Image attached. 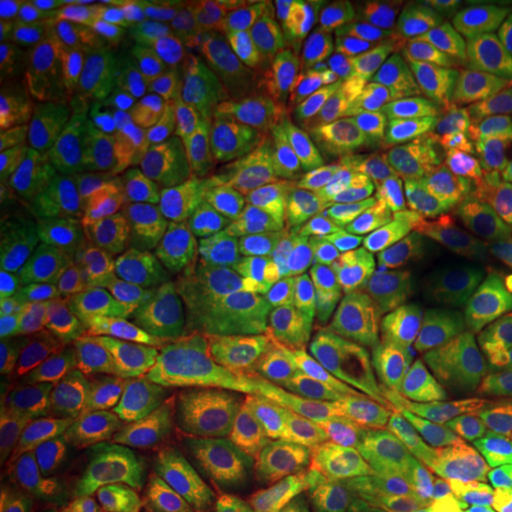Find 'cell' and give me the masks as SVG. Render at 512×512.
<instances>
[{
  "instance_id": "obj_1",
  "label": "cell",
  "mask_w": 512,
  "mask_h": 512,
  "mask_svg": "<svg viewBox=\"0 0 512 512\" xmlns=\"http://www.w3.org/2000/svg\"><path fill=\"white\" fill-rule=\"evenodd\" d=\"M155 112L133 64L117 93L79 124L57 197L88 254L174 256L157 197Z\"/></svg>"
},
{
  "instance_id": "obj_2",
  "label": "cell",
  "mask_w": 512,
  "mask_h": 512,
  "mask_svg": "<svg viewBox=\"0 0 512 512\" xmlns=\"http://www.w3.org/2000/svg\"><path fill=\"white\" fill-rule=\"evenodd\" d=\"M292 143L271 119L216 138L195 219L174 252L181 280H221L233 256L259 254L290 221Z\"/></svg>"
},
{
  "instance_id": "obj_3",
  "label": "cell",
  "mask_w": 512,
  "mask_h": 512,
  "mask_svg": "<svg viewBox=\"0 0 512 512\" xmlns=\"http://www.w3.org/2000/svg\"><path fill=\"white\" fill-rule=\"evenodd\" d=\"M349 418L406 472L444 465L479 444L463 366L456 349L441 339L377 366Z\"/></svg>"
},
{
  "instance_id": "obj_4",
  "label": "cell",
  "mask_w": 512,
  "mask_h": 512,
  "mask_svg": "<svg viewBox=\"0 0 512 512\" xmlns=\"http://www.w3.org/2000/svg\"><path fill=\"white\" fill-rule=\"evenodd\" d=\"M181 290L169 256L107 254L88 261L72 306L69 363L119 387Z\"/></svg>"
},
{
  "instance_id": "obj_5",
  "label": "cell",
  "mask_w": 512,
  "mask_h": 512,
  "mask_svg": "<svg viewBox=\"0 0 512 512\" xmlns=\"http://www.w3.org/2000/svg\"><path fill=\"white\" fill-rule=\"evenodd\" d=\"M221 280H181L174 304L119 389L140 430L181 441L209 430L207 368Z\"/></svg>"
},
{
  "instance_id": "obj_6",
  "label": "cell",
  "mask_w": 512,
  "mask_h": 512,
  "mask_svg": "<svg viewBox=\"0 0 512 512\" xmlns=\"http://www.w3.org/2000/svg\"><path fill=\"white\" fill-rule=\"evenodd\" d=\"M140 434L121 389L74 368L60 401L17 460L50 496L76 508Z\"/></svg>"
},
{
  "instance_id": "obj_7",
  "label": "cell",
  "mask_w": 512,
  "mask_h": 512,
  "mask_svg": "<svg viewBox=\"0 0 512 512\" xmlns=\"http://www.w3.org/2000/svg\"><path fill=\"white\" fill-rule=\"evenodd\" d=\"M86 249L60 197L3 209L0 228V323L72 311L86 278Z\"/></svg>"
},
{
  "instance_id": "obj_8",
  "label": "cell",
  "mask_w": 512,
  "mask_h": 512,
  "mask_svg": "<svg viewBox=\"0 0 512 512\" xmlns=\"http://www.w3.org/2000/svg\"><path fill=\"white\" fill-rule=\"evenodd\" d=\"M207 406L211 425L221 430L275 432L280 437L292 415L285 337L249 328L223 299L216 306L209 342Z\"/></svg>"
},
{
  "instance_id": "obj_9",
  "label": "cell",
  "mask_w": 512,
  "mask_h": 512,
  "mask_svg": "<svg viewBox=\"0 0 512 512\" xmlns=\"http://www.w3.org/2000/svg\"><path fill=\"white\" fill-rule=\"evenodd\" d=\"M366 328L335 306L292 325L285 335L292 415L283 439L297 441L330 415L351 411L377 368Z\"/></svg>"
},
{
  "instance_id": "obj_10",
  "label": "cell",
  "mask_w": 512,
  "mask_h": 512,
  "mask_svg": "<svg viewBox=\"0 0 512 512\" xmlns=\"http://www.w3.org/2000/svg\"><path fill=\"white\" fill-rule=\"evenodd\" d=\"M453 245L512 299V155L482 133H472L456 166Z\"/></svg>"
},
{
  "instance_id": "obj_11",
  "label": "cell",
  "mask_w": 512,
  "mask_h": 512,
  "mask_svg": "<svg viewBox=\"0 0 512 512\" xmlns=\"http://www.w3.org/2000/svg\"><path fill=\"white\" fill-rule=\"evenodd\" d=\"M313 510L370 508L396 512L403 472L351 420L328 418L297 439Z\"/></svg>"
},
{
  "instance_id": "obj_12",
  "label": "cell",
  "mask_w": 512,
  "mask_h": 512,
  "mask_svg": "<svg viewBox=\"0 0 512 512\" xmlns=\"http://www.w3.org/2000/svg\"><path fill=\"white\" fill-rule=\"evenodd\" d=\"M145 93L164 114L223 133L264 119V105L221 64L171 53H147L136 62Z\"/></svg>"
},
{
  "instance_id": "obj_13",
  "label": "cell",
  "mask_w": 512,
  "mask_h": 512,
  "mask_svg": "<svg viewBox=\"0 0 512 512\" xmlns=\"http://www.w3.org/2000/svg\"><path fill=\"white\" fill-rule=\"evenodd\" d=\"M74 512H209L181 441L140 434Z\"/></svg>"
},
{
  "instance_id": "obj_14",
  "label": "cell",
  "mask_w": 512,
  "mask_h": 512,
  "mask_svg": "<svg viewBox=\"0 0 512 512\" xmlns=\"http://www.w3.org/2000/svg\"><path fill=\"white\" fill-rule=\"evenodd\" d=\"M79 124L48 117L31 105L0 110V190L3 209L46 202L60 195L76 143Z\"/></svg>"
},
{
  "instance_id": "obj_15",
  "label": "cell",
  "mask_w": 512,
  "mask_h": 512,
  "mask_svg": "<svg viewBox=\"0 0 512 512\" xmlns=\"http://www.w3.org/2000/svg\"><path fill=\"white\" fill-rule=\"evenodd\" d=\"M290 219L318 228L339 247L366 238L370 209L330 138L304 136L292 143Z\"/></svg>"
},
{
  "instance_id": "obj_16",
  "label": "cell",
  "mask_w": 512,
  "mask_h": 512,
  "mask_svg": "<svg viewBox=\"0 0 512 512\" xmlns=\"http://www.w3.org/2000/svg\"><path fill=\"white\" fill-rule=\"evenodd\" d=\"M512 503V444L479 441L430 470L403 472L396 512H501Z\"/></svg>"
},
{
  "instance_id": "obj_17",
  "label": "cell",
  "mask_w": 512,
  "mask_h": 512,
  "mask_svg": "<svg viewBox=\"0 0 512 512\" xmlns=\"http://www.w3.org/2000/svg\"><path fill=\"white\" fill-rule=\"evenodd\" d=\"M216 138L219 133L211 128L169 117L157 107L152 119V157L159 211L169 233L171 252H176L195 219L197 202L216 150Z\"/></svg>"
},
{
  "instance_id": "obj_18",
  "label": "cell",
  "mask_w": 512,
  "mask_h": 512,
  "mask_svg": "<svg viewBox=\"0 0 512 512\" xmlns=\"http://www.w3.org/2000/svg\"><path fill=\"white\" fill-rule=\"evenodd\" d=\"M422 60L434 86L453 100L467 124L494 126L508 81L498 72L470 3Z\"/></svg>"
},
{
  "instance_id": "obj_19",
  "label": "cell",
  "mask_w": 512,
  "mask_h": 512,
  "mask_svg": "<svg viewBox=\"0 0 512 512\" xmlns=\"http://www.w3.org/2000/svg\"><path fill=\"white\" fill-rule=\"evenodd\" d=\"M413 264L411 247L392 235L370 233L342 252L323 283L339 313L370 325L392 309L406 290Z\"/></svg>"
},
{
  "instance_id": "obj_20",
  "label": "cell",
  "mask_w": 512,
  "mask_h": 512,
  "mask_svg": "<svg viewBox=\"0 0 512 512\" xmlns=\"http://www.w3.org/2000/svg\"><path fill=\"white\" fill-rule=\"evenodd\" d=\"M136 62V50L83 57L41 53L36 79L24 105L36 107L53 119L81 124L117 93L119 83Z\"/></svg>"
},
{
  "instance_id": "obj_21",
  "label": "cell",
  "mask_w": 512,
  "mask_h": 512,
  "mask_svg": "<svg viewBox=\"0 0 512 512\" xmlns=\"http://www.w3.org/2000/svg\"><path fill=\"white\" fill-rule=\"evenodd\" d=\"M380 121L413 162L430 174H456V166L472 138L463 114L434 83L389 102Z\"/></svg>"
},
{
  "instance_id": "obj_22",
  "label": "cell",
  "mask_w": 512,
  "mask_h": 512,
  "mask_svg": "<svg viewBox=\"0 0 512 512\" xmlns=\"http://www.w3.org/2000/svg\"><path fill=\"white\" fill-rule=\"evenodd\" d=\"M479 427V441L512 444V299L475 342L456 351Z\"/></svg>"
},
{
  "instance_id": "obj_23",
  "label": "cell",
  "mask_w": 512,
  "mask_h": 512,
  "mask_svg": "<svg viewBox=\"0 0 512 512\" xmlns=\"http://www.w3.org/2000/svg\"><path fill=\"white\" fill-rule=\"evenodd\" d=\"M328 138L368 209H375L422 171L380 119L337 112L328 124Z\"/></svg>"
},
{
  "instance_id": "obj_24",
  "label": "cell",
  "mask_w": 512,
  "mask_h": 512,
  "mask_svg": "<svg viewBox=\"0 0 512 512\" xmlns=\"http://www.w3.org/2000/svg\"><path fill=\"white\" fill-rule=\"evenodd\" d=\"M320 83L339 105V112L380 119L389 102L415 88L432 86V79L422 57L368 48L325 64L320 69Z\"/></svg>"
},
{
  "instance_id": "obj_25",
  "label": "cell",
  "mask_w": 512,
  "mask_h": 512,
  "mask_svg": "<svg viewBox=\"0 0 512 512\" xmlns=\"http://www.w3.org/2000/svg\"><path fill=\"white\" fill-rule=\"evenodd\" d=\"M256 10L247 5L228 12L188 10L162 12L143 24V36L136 48V60L147 53H171L228 67L238 53L249 48Z\"/></svg>"
},
{
  "instance_id": "obj_26",
  "label": "cell",
  "mask_w": 512,
  "mask_h": 512,
  "mask_svg": "<svg viewBox=\"0 0 512 512\" xmlns=\"http://www.w3.org/2000/svg\"><path fill=\"white\" fill-rule=\"evenodd\" d=\"M456 174L420 171L411 183L370 209V230L392 235L415 254L432 252L453 240Z\"/></svg>"
},
{
  "instance_id": "obj_27",
  "label": "cell",
  "mask_w": 512,
  "mask_h": 512,
  "mask_svg": "<svg viewBox=\"0 0 512 512\" xmlns=\"http://www.w3.org/2000/svg\"><path fill=\"white\" fill-rule=\"evenodd\" d=\"M441 320L437 337L453 349H463L494 323L508 299L503 287L482 264L467 259L448 240L439 249Z\"/></svg>"
},
{
  "instance_id": "obj_28",
  "label": "cell",
  "mask_w": 512,
  "mask_h": 512,
  "mask_svg": "<svg viewBox=\"0 0 512 512\" xmlns=\"http://www.w3.org/2000/svg\"><path fill=\"white\" fill-rule=\"evenodd\" d=\"M441 320L439 252L415 254L406 290L396 304L366 328L368 349L377 366L403 358L437 337Z\"/></svg>"
},
{
  "instance_id": "obj_29",
  "label": "cell",
  "mask_w": 512,
  "mask_h": 512,
  "mask_svg": "<svg viewBox=\"0 0 512 512\" xmlns=\"http://www.w3.org/2000/svg\"><path fill=\"white\" fill-rule=\"evenodd\" d=\"M347 5L368 48L406 57L430 55L465 10V3H432V0L422 3L347 0Z\"/></svg>"
},
{
  "instance_id": "obj_30",
  "label": "cell",
  "mask_w": 512,
  "mask_h": 512,
  "mask_svg": "<svg viewBox=\"0 0 512 512\" xmlns=\"http://www.w3.org/2000/svg\"><path fill=\"white\" fill-rule=\"evenodd\" d=\"M181 446L211 512L219 496L235 479L266 460L283 456L294 446V441H285L275 432L209 427V430L188 434L181 439Z\"/></svg>"
},
{
  "instance_id": "obj_31",
  "label": "cell",
  "mask_w": 512,
  "mask_h": 512,
  "mask_svg": "<svg viewBox=\"0 0 512 512\" xmlns=\"http://www.w3.org/2000/svg\"><path fill=\"white\" fill-rule=\"evenodd\" d=\"M74 366L62 361L0 380V448L3 460H17L24 444L46 422L67 387Z\"/></svg>"
},
{
  "instance_id": "obj_32",
  "label": "cell",
  "mask_w": 512,
  "mask_h": 512,
  "mask_svg": "<svg viewBox=\"0 0 512 512\" xmlns=\"http://www.w3.org/2000/svg\"><path fill=\"white\" fill-rule=\"evenodd\" d=\"M302 453L294 441L283 456L266 460L235 479L214 503L211 512H311Z\"/></svg>"
},
{
  "instance_id": "obj_33",
  "label": "cell",
  "mask_w": 512,
  "mask_h": 512,
  "mask_svg": "<svg viewBox=\"0 0 512 512\" xmlns=\"http://www.w3.org/2000/svg\"><path fill=\"white\" fill-rule=\"evenodd\" d=\"M221 299L249 328L273 337L290 332L283 275L259 264L254 254H240L228 261L221 278Z\"/></svg>"
},
{
  "instance_id": "obj_34",
  "label": "cell",
  "mask_w": 512,
  "mask_h": 512,
  "mask_svg": "<svg viewBox=\"0 0 512 512\" xmlns=\"http://www.w3.org/2000/svg\"><path fill=\"white\" fill-rule=\"evenodd\" d=\"M72 311L34 316L0 332V380L69 356Z\"/></svg>"
},
{
  "instance_id": "obj_35",
  "label": "cell",
  "mask_w": 512,
  "mask_h": 512,
  "mask_svg": "<svg viewBox=\"0 0 512 512\" xmlns=\"http://www.w3.org/2000/svg\"><path fill=\"white\" fill-rule=\"evenodd\" d=\"M228 69L273 114L297 112L313 86L311 69L275 60V57H268L252 48L238 53V57L228 64Z\"/></svg>"
},
{
  "instance_id": "obj_36",
  "label": "cell",
  "mask_w": 512,
  "mask_h": 512,
  "mask_svg": "<svg viewBox=\"0 0 512 512\" xmlns=\"http://www.w3.org/2000/svg\"><path fill=\"white\" fill-rule=\"evenodd\" d=\"M342 249L330 235L318 228L290 219L271 240V245L254 254L264 264L283 275H302V278L323 280L337 264Z\"/></svg>"
},
{
  "instance_id": "obj_37",
  "label": "cell",
  "mask_w": 512,
  "mask_h": 512,
  "mask_svg": "<svg viewBox=\"0 0 512 512\" xmlns=\"http://www.w3.org/2000/svg\"><path fill=\"white\" fill-rule=\"evenodd\" d=\"M143 27L112 29L95 22L79 8V3H62L50 22L41 53L57 57H83L114 50H136Z\"/></svg>"
},
{
  "instance_id": "obj_38",
  "label": "cell",
  "mask_w": 512,
  "mask_h": 512,
  "mask_svg": "<svg viewBox=\"0 0 512 512\" xmlns=\"http://www.w3.org/2000/svg\"><path fill=\"white\" fill-rule=\"evenodd\" d=\"M249 48L275 57V60L299 64L304 69H316V72L328 64L313 43L311 29L299 17L256 10L252 31H249Z\"/></svg>"
},
{
  "instance_id": "obj_39",
  "label": "cell",
  "mask_w": 512,
  "mask_h": 512,
  "mask_svg": "<svg viewBox=\"0 0 512 512\" xmlns=\"http://www.w3.org/2000/svg\"><path fill=\"white\" fill-rule=\"evenodd\" d=\"M62 3L57 0H3L0 3V50L41 53L50 22Z\"/></svg>"
},
{
  "instance_id": "obj_40",
  "label": "cell",
  "mask_w": 512,
  "mask_h": 512,
  "mask_svg": "<svg viewBox=\"0 0 512 512\" xmlns=\"http://www.w3.org/2000/svg\"><path fill=\"white\" fill-rule=\"evenodd\" d=\"M79 8L112 29H136L162 15V0H81Z\"/></svg>"
},
{
  "instance_id": "obj_41",
  "label": "cell",
  "mask_w": 512,
  "mask_h": 512,
  "mask_svg": "<svg viewBox=\"0 0 512 512\" xmlns=\"http://www.w3.org/2000/svg\"><path fill=\"white\" fill-rule=\"evenodd\" d=\"M41 53L31 50H0V105H24L36 79Z\"/></svg>"
},
{
  "instance_id": "obj_42",
  "label": "cell",
  "mask_w": 512,
  "mask_h": 512,
  "mask_svg": "<svg viewBox=\"0 0 512 512\" xmlns=\"http://www.w3.org/2000/svg\"><path fill=\"white\" fill-rule=\"evenodd\" d=\"M283 285H285V294H287V306H290L292 325L302 323V320L313 316L316 311H323V309H330V306H335L332 304L328 287H325L323 280L302 278V275H283Z\"/></svg>"
},
{
  "instance_id": "obj_43",
  "label": "cell",
  "mask_w": 512,
  "mask_h": 512,
  "mask_svg": "<svg viewBox=\"0 0 512 512\" xmlns=\"http://www.w3.org/2000/svg\"><path fill=\"white\" fill-rule=\"evenodd\" d=\"M494 128L498 133H501L503 140H505V147L510 150L512 155V81H508V86H505V95H503V105H501V112H498V117L494 121Z\"/></svg>"
},
{
  "instance_id": "obj_44",
  "label": "cell",
  "mask_w": 512,
  "mask_h": 512,
  "mask_svg": "<svg viewBox=\"0 0 512 512\" xmlns=\"http://www.w3.org/2000/svg\"><path fill=\"white\" fill-rule=\"evenodd\" d=\"M311 512H384V510H370V508H320Z\"/></svg>"
},
{
  "instance_id": "obj_45",
  "label": "cell",
  "mask_w": 512,
  "mask_h": 512,
  "mask_svg": "<svg viewBox=\"0 0 512 512\" xmlns=\"http://www.w3.org/2000/svg\"><path fill=\"white\" fill-rule=\"evenodd\" d=\"M501 512H512V503H508V505H505V508H503Z\"/></svg>"
}]
</instances>
